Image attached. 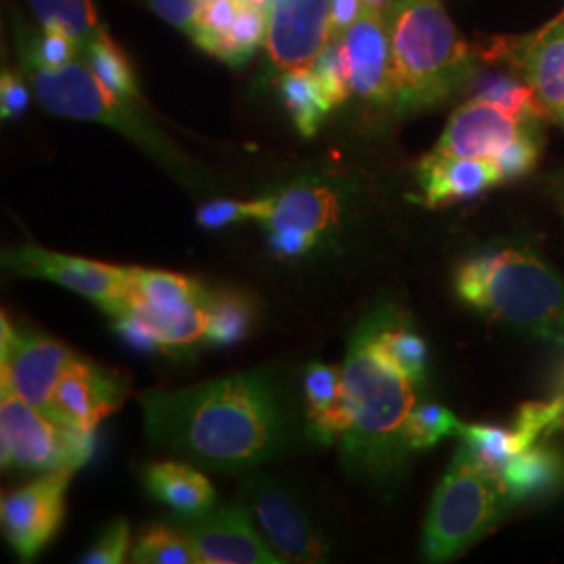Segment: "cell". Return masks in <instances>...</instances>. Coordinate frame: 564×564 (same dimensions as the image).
Masks as SVG:
<instances>
[{
  "instance_id": "obj_1",
  "label": "cell",
  "mask_w": 564,
  "mask_h": 564,
  "mask_svg": "<svg viewBox=\"0 0 564 564\" xmlns=\"http://www.w3.org/2000/svg\"><path fill=\"white\" fill-rule=\"evenodd\" d=\"M151 444L214 470H251L279 458L300 431L295 395L274 372L253 370L139 398Z\"/></svg>"
},
{
  "instance_id": "obj_2",
  "label": "cell",
  "mask_w": 564,
  "mask_h": 564,
  "mask_svg": "<svg viewBox=\"0 0 564 564\" xmlns=\"http://www.w3.org/2000/svg\"><path fill=\"white\" fill-rule=\"evenodd\" d=\"M375 312L354 333L343 366L347 424L337 444L347 466L368 477H389L410 452L408 419L419 391L375 343Z\"/></svg>"
},
{
  "instance_id": "obj_3",
  "label": "cell",
  "mask_w": 564,
  "mask_h": 564,
  "mask_svg": "<svg viewBox=\"0 0 564 564\" xmlns=\"http://www.w3.org/2000/svg\"><path fill=\"white\" fill-rule=\"evenodd\" d=\"M384 20L393 72L391 107L400 113L440 105L475 78L479 55L460 39L440 0H395Z\"/></svg>"
},
{
  "instance_id": "obj_4",
  "label": "cell",
  "mask_w": 564,
  "mask_h": 564,
  "mask_svg": "<svg viewBox=\"0 0 564 564\" xmlns=\"http://www.w3.org/2000/svg\"><path fill=\"white\" fill-rule=\"evenodd\" d=\"M454 289L466 305L533 337L564 343V282L524 247L487 249L464 260Z\"/></svg>"
},
{
  "instance_id": "obj_5",
  "label": "cell",
  "mask_w": 564,
  "mask_h": 564,
  "mask_svg": "<svg viewBox=\"0 0 564 564\" xmlns=\"http://www.w3.org/2000/svg\"><path fill=\"white\" fill-rule=\"evenodd\" d=\"M44 109L61 118L99 121L113 128L144 153L172 170L176 176H191V167L181 151L163 137L155 123L147 120L139 102L126 101L107 88L80 59L61 69H23Z\"/></svg>"
},
{
  "instance_id": "obj_6",
  "label": "cell",
  "mask_w": 564,
  "mask_h": 564,
  "mask_svg": "<svg viewBox=\"0 0 564 564\" xmlns=\"http://www.w3.org/2000/svg\"><path fill=\"white\" fill-rule=\"evenodd\" d=\"M510 506L500 475L460 445L429 508L424 558L445 563L463 554L498 524Z\"/></svg>"
},
{
  "instance_id": "obj_7",
  "label": "cell",
  "mask_w": 564,
  "mask_h": 564,
  "mask_svg": "<svg viewBox=\"0 0 564 564\" xmlns=\"http://www.w3.org/2000/svg\"><path fill=\"white\" fill-rule=\"evenodd\" d=\"M95 431L59 423L39 405L0 391V456L4 470H78L93 456Z\"/></svg>"
},
{
  "instance_id": "obj_8",
  "label": "cell",
  "mask_w": 564,
  "mask_h": 564,
  "mask_svg": "<svg viewBox=\"0 0 564 564\" xmlns=\"http://www.w3.org/2000/svg\"><path fill=\"white\" fill-rule=\"evenodd\" d=\"M212 295L188 276L130 268V300L123 312L151 328L160 349H181L205 337Z\"/></svg>"
},
{
  "instance_id": "obj_9",
  "label": "cell",
  "mask_w": 564,
  "mask_h": 564,
  "mask_svg": "<svg viewBox=\"0 0 564 564\" xmlns=\"http://www.w3.org/2000/svg\"><path fill=\"white\" fill-rule=\"evenodd\" d=\"M241 505L284 563H323L326 558V540L293 487L270 475H247Z\"/></svg>"
},
{
  "instance_id": "obj_10",
  "label": "cell",
  "mask_w": 564,
  "mask_h": 564,
  "mask_svg": "<svg viewBox=\"0 0 564 564\" xmlns=\"http://www.w3.org/2000/svg\"><path fill=\"white\" fill-rule=\"evenodd\" d=\"M2 263L20 276L44 279L78 293L97 303L111 318H118L128 307L130 268L65 256L39 245L7 249Z\"/></svg>"
},
{
  "instance_id": "obj_11",
  "label": "cell",
  "mask_w": 564,
  "mask_h": 564,
  "mask_svg": "<svg viewBox=\"0 0 564 564\" xmlns=\"http://www.w3.org/2000/svg\"><path fill=\"white\" fill-rule=\"evenodd\" d=\"M343 218L341 193L321 182H300L274 195L268 241L279 258L305 256Z\"/></svg>"
},
{
  "instance_id": "obj_12",
  "label": "cell",
  "mask_w": 564,
  "mask_h": 564,
  "mask_svg": "<svg viewBox=\"0 0 564 564\" xmlns=\"http://www.w3.org/2000/svg\"><path fill=\"white\" fill-rule=\"evenodd\" d=\"M74 473L72 468L48 470L32 484L2 496V531L23 561L39 556L59 531L65 514V494Z\"/></svg>"
},
{
  "instance_id": "obj_13",
  "label": "cell",
  "mask_w": 564,
  "mask_h": 564,
  "mask_svg": "<svg viewBox=\"0 0 564 564\" xmlns=\"http://www.w3.org/2000/svg\"><path fill=\"white\" fill-rule=\"evenodd\" d=\"M76 354L63 343L30 330H15L2 314L0 341V389L42 410L51 402L61 377Z\"/></svg>"
},
{
  "instance_id": "obj_14",
  "label": "cell",
  "mask_w": 564,
  "mask_h": 564,
  "mask_svg": "<svg viewBox=\"0 0 564 564\" xmlns=\"http://www.w3.org/2000/svg\"><path fill=\"white\" fill-rule=\"evenodd\" d=\"M330 41V0L272 2L263 48L279 74L312 69Z\"/></svg>"
},
{
  "instance_id": "obj_15",
  "label": "cell",
  "mask_w": 564,
  "mask_h": 564,
  "mask_svg": "<svg viewBox=\"0 0 564 564\" xmlns=\"http://www.w3.org/2000/svg\"><path fill=\"white\" fill-rule=\"evenodd\" d=\"M199 564H281V556L242 505L214 506L199 517L178 519Z\"/></svg>"
},
{
  "instance_id": "obj_16",
  "label": "cell",
  "mask_w": 564,
  "mask_h": 564,
  "mask_svg": "<svg viewBox=\"0 0 564 564\" xmlns=\"http://www.w3.org/2000/svg\"><path fill=\"white\" fill-rule=\"evenodd\" d=\"M128 391L130 383L126 377L76 356L44 412L59 423L95 431L107 416L120 410Z\"/></svg>"
},
{
  "instance_id": "obj_17",
  "label": "cell",
  "mask_w": 564,
  "mask_h": 564,
  "mask_svg": "<svg viewBox=\"0 0 564 564\" xmlns=\"http://www.w3.org/2000/svg\"><path fill=\"white\" fill-rule=\"evenodd\" d=\"M268 13L247 0H203L191 41L202 51L239 67L265 42Z\"/></svg>"
},
{
  "instance_id": "obj_18",
  "label": "cell",
  "mask_w": 564,
  "mask_h": 564,
  "mask_svg": "<svg viewBox=\"0 0 564 564\" xmlns=\"http://www.w3.org/2000/svg\"><path fill=\"white\" fill-rule=\"evenodd\" d=\"M339 41L349 72L351 97L356 95L370 105H393L391 44L383 13L364 9L360 20Z\"/></svg>"
},
{
  "instance_id": "obj_19",
  "label": "cell",
  "mask_w": 564,
  "mask_h": 564,
  "mask_svg": "<svg viewBox=\"0 0 564 564\" xmlns=\"http://www.w3.org/2000/svg\"><path fill=\"white\" fill-rule=\"evenodd\" d=\"M529 121L533 120H519L494 102L473 99L452 113L433 153L491 162L523 132Z\"/></svg>"
},
{
  "instance_id": "obj_20",
  "label": "cell",
  "mask_w": 564,
  "mask_h": 564,
  "mask_svg": "<svg viewBox=\"0 0 564 564\" xmlns=\"http://www.w3.org/2000/svg\"><path fill=\"white\" fill-rule=\"evenodd\" d=\"M485 59L508 57L524 82L531 84L547 113H558L564 107V18L550 23L540 34L519 42L517 46H498L479 51Z\"/></svg>"
},
{
  "instance_id": "obj_21",
  "label": "cell",
  "mask_w": 564,
  "mask_h": 564,
  "mask_svg": "<svg viewBox=\"0 0 564 564\" xmlns=\"http://www.w3.org/2000/svg\"><path fill=\"white\" fill-rule=\"evenodd\" d=\"M419 184L429 207L468 202L502 184L496 165L487 160L445 158L429 153L419 165Z\"/></svg>"
},
{
  "instance_id": "obj_22",
  "label": "cell",
  "mask_w": 564,
  "mask_h": 564,
  "mask_svg": "<svg viewBox=\"0 0 564 564\" xmlns=\"http://www.w3.org/2000/svg\"><path fill=\"white\" fill-rule=\"evenodd\" d=\"M142 481L147 491L158 502L172 508L178 519L199 517L216 506L214 485L193 464L174 460L147 464L142 468Z\"/></svg>"
},
{
  "instance_id": "obj_23",
  "label": "cell",
  "mask_w": 564,
  "mask_h": 564,
  "mask_svg": "<svg viewBox=\"0 0 564 564\" xmlns=\"http://www.w3.org/2000/svg\"><path fill=\"white\" fill-rule=\"evenodd\" d=\"M510 505L540 502L564 485V456L552 445H531L500 470Z\"/></svg>"
},
{
  "instance_id": "obj_24",
  "label": "cell",
  "mask_w": 564,
  "mask_h": 564,
  "mask_svg": "<svg viewBox=\"0 0 564 564\" xmlns=\"http://www.w3.org/2000/svg\"><path fill=\"white\" fill-rule=\"evenodd\" d=\"M303 400L307 435L321 444L339 442L347 424L343 368L312 364L303 375Z\"/></svg>"
},
{
  "instance_id": "obj_25",
  "label": "cell",
  "mask_w": 564,
  "mask_h": 564,
  "mask_svg": "<svg viewBox=\"0 0 564 564\" xmlns=\"http://www.w3.org/2000/svg\"><path fill=\"white\" fill-rule=\"evenodd\" d=\"M375 321V343L379 351L405 377L423 384L429 364V347L423 337L393 307L377 310Z\"/></svg>"
},
{
  "instance_id": "obj_26",
  "label": "cell",
  "mask_w": 564,
  "mask_h": 564,
  "mask_svg": "<svg viewBox=\"0 0 564 564\" xmlns=\"http://www.w3.org/2000/svg\"><path fill=\"white\" fill-rule=\"evenodd\" d=\"M279 93L297 132L305 139H312L335 109L314 69L279 74Z\"/></svg>"
},
{
  "instance_id": "obj_27",
  "label": "cell",
  "mask_w": 564,
  "mask_h": 564,
  "mask_svg": "<svg viewBox=\"0 0 564 564\" xmlns=\"http://www.w3.org/2000/svg\"><path fill=\"white\" fill-rule=\"evenodd\" d=\"M28 4L44 30L69 34L82 46L107 32L93 0H28Z\"/></svg>"
},
{
  "instance_id": "obj_28",
  "label": "cell",
  "mask_w": 564,
  "mask_h": 564,
  "mask_svg": "<svg viewBox=\"0 0 564 564\" xmlns=\"http://www.w3.org/2000/svg\"><path fill=\"white\" fill-rule=\"evenodd\" d=\"M80 61L93 69V74L107 88H111L116 95H120L121 99L141 105V90H139L134 69L126 57V53L107 32L99 39L86 42L82 46Z\"/></svg>"
},
{
  "instance_id": "obj_29",
  "label": "cell",
  "mask_w": 564,
  "mask_h": 564,
  "mask_svg": "<svg viewBox=\"0 0 564 564\" xmlns=\"http://www.w3.org/2000/svg\"><path fill=\"white\" fill-rule=\"evenodd\" d=\"M130 561L139 564H199L195 547L178 523L144 527L132 545Z\"/></svg>"
},
{
  "instance_id": "obj_30",
  "label": "cell",
  "mask_w": 564,
  "mask_h": 564,
  "mask_svg": "<svg viewBox=\"0 0 564 564\" xmlns=\"http://www.w3.org/2000/svg\"><path fill=\"white\" fill-rule=\"evenodd\" d=\"M463 445L489 470L498 473L524 449L523 442L514 426H496V424H464Z\"/></svg>"
},
{
  "instance_id": "obj_31",
  "label": "cell",
  "mask_w": 564,
  "mask_h": 564,
  "mask_svg": "<svg viewBox=\"0 0 564 564\" xmlns=\"http://www.w3.org/2000/svg\"><path fill=\"white\" fill-rule=\"evenodd\" d=\"M475 99L494 102L519 120H542L547 116L529 82L505 74H491L477 82Z\"/></svg>"
},
{
  "instance_id": "obj_32",
  "label": "cell",
  "mask_w": 564,
  "mask_h": 564,
  "mask_svg": "<svg viewBox=\"0 0 564 564\" xmlns=\"http://www.w3.org/2000/svg\"><path fill=\"white\" fill-rule=\"evenodd\" d=\"M253 326V307L237 293H214L203 341L232 345L241 341Z\"/></svg>"
},
{
  "instance_id": "obj_33",
  "label": "cell",
  "mask_w": 564,
  "mask_h": 564,
  "mask_svg": "<svg viewBox=\"0 0 564 564\" xmlns=\"http://www.w3.org/2000/svg\"><path fill=\"white\" fill-rule=\"evenodd\" d=\"M464 424L440 403H416L408 426L405 440L410 452H423L435 447L447 437H460Z\"/></svg>"
},
{
  "instance_id": "obj_34",
  "label": "cell",
  "mask_w": 564,
  "mask_h": 564,
  "mask_svg": "<svg viewBox=\"0 0 564 564\" xmlns=\"http://www.w3.org/2000/svg\"><path fill=\"white\" fill-rule=\"evenodd\" d=\"M82 57V42L57 30H44L21 44L23 69H61Z\"/></svg>"
},
{
  "instance_id": "obj_35",
  "label": "cell",
  "mask_w": 564,
  "mask_h": 564,
  "mask_svg": "<svg viewBox=\"0 0 564 564\" xmlns=\"http://www.w3.org/2000/svg\"><path fill=\"white\" fill-rule=\"evenodd\" d=\"M514 431L519 433L524 449L542 444L545 440L564 431V400L552 398L547 402H529L521 405L514 419Z\"/></svg>"
},
{
  "instance_id": "obj_36",
  "label": "cell",
  "mask_w": 564,
  "mask_h": 564,
  "mask_svg": "<svg viewBox=\"0 0 564 564\" xmlns=\"http://www.w3.org/2000/svg\"><path fill=\"white\" fill-rule=\"evenodd\" d=\"M274 195H265L251 202L216 199L205 203L197 212V224L205 230H223L226 226L239 223H265L272 214Z\"/></svg>"
},
{
  "instance_id": "obj_37",
  "label": "cell",
  "mask_w": 564,
  "mask_h": 564,
  "mask_svg": "<svg viewBox=\"0 0 564 564\" xmlns=\"http://www.w3.org/2000/svg\"><path fill=\"white\" fill-rule=\"evenodd\" d=\"M538 120L529 121L523 128V132L506 147L500 155H496L491 163L496 165L500 181H519L527 176L535 163L540 160L542 151V139L535 128Z\"/></svg>"
},
{
  "instance_id": "obj_38",
  "label": "cell",
  "mask_w": 564,
  "mask_h": 564,
  "mask_svg": "<svg viewBox=\"0 0 564 564\" xmlns=\"http://www.w3.org/2000/svg\"><path fill=\"white\" fill-rule=\"evenodd\" d=\"M312 69L318 76V80L323 82V86L335 107H339L351 97L349 72H347V63L343 57L339 36L330 41L326 51L321 55V59L316 61V65Z\"/></svg>"
},
{
  "instance_id": "obj_39",
  "label": "cell",
  "mask_w": 564,
  "mask_h": 564,
  "mask_svg": "<svg viewBox=\"0 0 564 564\" xmlns=\"http://www.w3.org/2000/svg\"><path fill=\"white\" fill-rule=\"evenodd\" d=\"M130 552V527L128 521L118 519L107 524L97 538L93 547L84 554L80 563L84 564H121Z\"/></svg>"
},
{
  "instance_id": "obj_40",
  "label": "cell",
  "mask_w": 564,
  "mask_h": 564,
  "mask_svg": "<svg viewBox=\"0 0 564 564\" xmlns=\"http://www.w3.org/2000/svg\"><path fill=\"white\" fill-rule=\"evenodd\" d=\"M147 4L163 21L178 28L191 39L197 18H199V11H202L203 0H147Z\"/></svg>"
},
{
  "instance_id": "obj_41",
  "label": "cell",
  "mask_w": 564,
  "mask_h": 564,
  "mask_svg": "<svg viewBox=\"0 0 564 564\" xmlns=\"http://www.w3.org/2000/svg\"><path fill=\"white\" fill-rule=\"evenodd\" d=\"M30 105V86L21 74L4 69L0 76V116L2 120H15L25 113Z\"/></svg>"
},
{
  "instance_id": "obj_42",
  "label": "cell",
  "mask_w": 564,
  "mask_h": 564,
  "mask_svg": "<svg viewBox=\"0 0 564 564\" xmlns=\"http://www.w3.org/2000/svg\"><path fill=\"white\" fill-rule=\"evenodd\" d=\"M364 13L362 0H330L333 39L343 36Z\"/></svg>"
},
{
  "instance_id": "obj_43",
  "label": "cell",
  "mask_w": 564,
  "mask_h": 564,
  "mask_svg": "<svg viewBox=\"0 0 564 564\" xmlns=\"http://www.w3.org/2000/svg\"><path fill=\"white\" fill-rule=\"evenodd\" d=\"M552 393L556 398H563L564 400V358L558 362V366L554 368V375H552Z\"/></svg>"
},
{
  "instance_id": "obj_44",
  "label": "cell",
  "mask_w": 564,
  "mask_h": 564,
  "mask_svg": "<svg viewBox=\"0 0 564 564\" xmlns=\"http://www.w3.org/2000/svg\"><path fill=\"white\" fill-rule=\"evenodd\" d=\"M364 9H368V11H375V13H387L389 9H391V4L395 2V0H362Z\"/></svg>"
},
{
  "instance_id": "obj_45",
  "label": "cell",
  "mask_w": 564,
  "mask_h": 564,
  "mask_svg": "<svg viewBox=\"0 0 564 564\" xmlns=\"http://www.w3.org/2000/svg\"><path fill=\"white\" fill-rule=\"evenodd\" d=\"M249 4H253V7H258V9H262L265 13H270V9H272V2L274 0H247Z\"/></svg>"
},
{
  "instance_id": "obj_46",
  "label": "cell",
  "mask_w": 564,
  "mask_h": 564,
  "mask_svg": "<svg viewBox=\"0 0 564 564\" xmlns=\"http://www.w3.org/2000/svg\"><path fill=\"white\" fill-rule=\"evenodd\" d=\"M554 118H556V120L561 121V123H563V126H564V107H563V109H561V111H558V113H554Z\"/></svg>"
}]
</instances>
